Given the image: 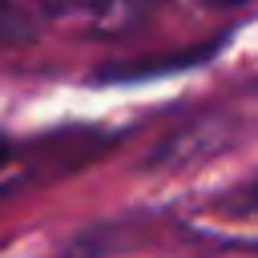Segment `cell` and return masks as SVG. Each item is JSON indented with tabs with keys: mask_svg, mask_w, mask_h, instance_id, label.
Masks as SVG:
<instances>
[{
	"mask_svg": "<svg viewBox=\"0 0 258 258\" xmlns=\"http://www.w3.org/2000/svg\"><path fill=\"white\" fill-rule=\"evenodd\" d=\"M36 8L81 36H125L145 20L149 0H36Z\"/></svg>",
	"mask_w": 258,
	"mask_h": 258,
	"instance_id": "1",
	"label": "cell"
},
{
	"mask_svg": "<svg viewBox=\"0 0 258 258\" xmlns=\"http://www.w3.org/2000/svg\"><path fill=\"white\" fill-rule=\"evenodd\" d=\"M32 20L20 0H0V44H24L32 36Z\"/></svg>",
	"mask_w": 258,
	"mask_h": 258,
	"instance_id": "2",
	"label": "cell"
},
{
	"mask_svg": "<svg viewBox=\"0 0 258 258\" xmlns=\"http://www.w3.org/2000/svg\"><path fill=\"white\" fill-rule=\"evenodd\" d=\"M214 4H242V0H214Z\"/></svg>",
	"mask_w": 258,
	"mask_h": 258,
	"instance_id": "3",
	"label": "cell"
},
{
	"mask_svg": "<svg viewBox=\"0 0 258 258\" xmlns=\"http://www.w3.org/2000/svg\"><path fill=\"white\" fill-rule=\"evenodd\" d=\"M4 157H8V149H0V161H4Z\"/></svg>",
	"mask_w": 258,
	"mask_h": 258,
	"instance_id": "4",
	"label": "cell"
}]
</instances>
